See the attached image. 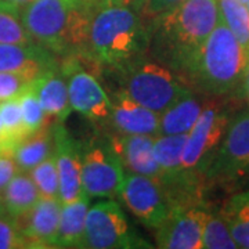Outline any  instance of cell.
Returning a JSON list of instances; mask_svg holds the SVG:
<instances>
[{
	"label": "cell",
	"mask_w": 249,
	"mask_h": 249,
	"mask_svg": "<svg viewBox=\"0 0 249 249\" xmlns=\"http://www.w3.org/2000/svg\"><path fill=\"white\" fill-rule=\"evenodd\" d=\"M148 45L150 31L130 0H93L78 57L97 67L121 70L142 57Z\"/></svg>",
	"instance_id": "cell-1"
},
{
	"label": "cell",
	"mask_w": 249,
	"mask_h": 249,
	"mask_svg": "<svg viewBox=\"0 0 249 249\" xmlns=\"http://www.w3.org/2000/svg\"><path fill=\"white\" fill-rule=\"evenodd\" d=\"M217 0H183L176 9L148 25L150 45L157 60L184 76L191 61L220 22Z\"/></svg>",
	"instance_id": "cell-2"
},
{
	"label": "cell",
	"mask_w": 249,
	"mask_h": 249,
	"mask_svg": "<svg viewBox=\"0 0 249 249\" xmlns=\"http://www.w3.org/2000/svg\"><path fill=\"white\" fill-rule=\"evenodd\" d=\"M93 0H32L21 6V19L36 43L55 55H78L83 49Z\"/></svg>",
	"instance_id": "cell-3"
},
{
	"label": "cell",
	"mask_w": 249,
	"mask_h": 249,
	"mask_svg": "<svg viewBox=\"0 0 249 249\" xmlns=\"http://www.w3.org/2000/svg\"><path fill=\"white\" fill-rule=\"evenodd\" d=\"M249 53L220 19L184 73V79L211 96L242 90Z\"/></svg>",
	"instance_id": "cell-4"
},
{
	"label": "cell",
	"mask_w": 249,
	"mask_h": 249,
	"mask_svg": "<svg viewBox=\"0 0 249 249\" xmlns=\"http://www.w3.org/2000/svg\"><path fill=\"white\" fill-rule=\"evenodd\" d=\"M118 71L124 93L160 115L190 91L176 72L142 55Z\"/></svg>",
	"instance_id": "cell-5"
},
{
	"label": "cell",
	"mask_w": 249,
	"mask_h": 249,
	"mask_svg": "<svg viewBox=\"0 0 249 249\" xmlns=\"http://www.w3.org/2000/svg\"><path fill=\"white\" fill-rule=\"evenodd\" d=\"M249 178V108L230 121L204 178L223 186L238 184Z\"/></svg>",
	"instance_id": "cell-6"
},
{
	"label": "cell",
	"mask_w": 249,
	"mask_h": 249,
	"mask_svg": "<svg viewBox=\"0 0 249 249\" xmlns=\"http://www.w3.org/2000/svg\"><path fill=\"white\" fill-rule=\"evenodd\" d=\"M124 180V166L109 140L93 139L83 144L80 181L90 198L121 196Z\"/></svg>",
	"instance_id": "cell-7"
},
{
	"label": "cell",
	"mask_w": 249,
	"mask_h": 249,
	"mask_svg": "<svg viewBox=\"0 0 249 249\" xmlns=\"http://www.w3.org/2000/svg\"><path fill=\"white\" fill-rule=\"evenodd\" d=\"M150 245L130 229L124 211L115 201L97 202L88 211L82 248L127 249Z\"/></svg>",
	"instance_id": "cell-8"
},
{
	"label": "cell",
	"mask_w": 249,
	"mask_h": 249,
	"mask_svg": "<svg viewBox=\"0 0 249 249\" xmlns=\"http://www.w3.org/2000/svg\"><path fill=\"white\" fill-rule=\"evenodd\" d=\"M230 121L229 112L219 106H209L202 109L196 124L187 133L181 158L183 169L204 178L205 170L219 148Z\"/></svg>",
	"instance_id": "cell-9"
},
{
	"label": "cell",
	"mask_w": 249,
	"mask_h": 249,
	"mask_svg": "<svg viewBox=\"0 0 249 249\" xmlns=\"http://www.w3.org/2000/svg\"><path fill=\"white\" fill-rule=\"evenodd\" d=\"M67 78L71 108L93 122H109L112 101L106 94L97 78L83 68V62L76 55H65L60 62Z\"/></svg>",
	"instance_id": "cell-10"
},
{
	"label": "cell",
	"mask_w": 249,
	"mask_h": 249,
	"mask_svg": "<svg viewBox=\"0 0 249 249\" xmlns=\"http://www.w3.org/2000/svg\"><path fill=\"white\" fill-rule=\"evenodd\" d=\"M121 196L130 212L147 227L157 229L173 211V204L160 180L137 173H124Z\"/></svg>",
	"instance_id": "cell-11"
},
{
	"label": "cell",
	"mask_w": 249,
	"mask_h": 249,
	"mask_svg": "<svg viewBox=\"0 0 249 249\" xmlns=\"http://www.w3.org/2000/svg\"><path fill=\"white\" fill-rule=\"evenodd\" d=\"M204 202L178 206L155 230V242L163 249H202V231L208 217Z\"/></svg>",
	"instance_id": "cell-12"
},
{
	"label": "cell",
	"mask_w": 249,
	"mask_h": 249,
	"mask_svg": "<svg viewBox=\"0 0 249 249\" xmlns=\"http://www.w3.org/2000/svg\"><path fill=\"white\" fill-rule=\"evenodd\" d=\"M54 157L60 180V202H72L85 193L82 188V150L83 144L72 137L64 122L53 124Z\"/></svg>",
	"instance_id": "cell-13"
},
{
	"label": "cell",
	"mask_w": 249,
	"mask_h": 249,
	"mask_svg": "<svg viewBox=\"0 0 249 249\" xmlns=\"http://www.w3.org/2000/svg\"><path fill=\"white\" fill-rule=\"evenodd\" d=\"M155 137L157 136L150 134L116 133L111 136L108 140L121 160L124 169L160 180L162 170L154 155Z\"/></svg>",
	"instance_id": "cell-14"
},
{
	"label": "cell",
	"mask_w": 249,
	"mask_h": 249,
	"mask_svg": "<svg viewBox=\"0 0 249 249\" xmlns=\"http://www.w3.org/2000/svg\"><path fill=\"white\" fill-rule=\"evenodd\" d=\"M61 202L58 199L39 198L25 216L18 219L28 248H54L60 226Z\"/></svg>",
	"instance_id": "cell-15"
},
{
	"label": "cell",
	"mask_w": 249,
	"mask_h": 249,
	"mask_svg": "<svg viewBox=\"0 0 249 249\" xmlns=\"http://www.w3.org/2000/svg\"><path fill=\"white\" fill-rule=\"evenodd\" d=\"M112 114L109 122L121 134H150L158 136L160 114L144 107L130 98L124 90H119L111 98Z\"/></svg>",
	"instance_id": "cell-16"
},
{
	"label": "cell",
	"mask_w": 249,
	"mask_h": 249,
	"mask_svg": "<svg viewBox=\"0 0 249 249\" xmlns=\"http://www.w3.org/2000/svg\"><path fill=\"white\" fill-rule=\"evenodd\" d=\"M31 88L36 93L46 114L54 118L55 122H64L70 116L72 108L68 85L60 64L42 72L31 83Z\"/></svg>",
	"instance_id": "cell-17"
},
{
	"label": "cell",
	"mask_w": 249,
	"mask_h": 249,
	"mask_svg": "<svg viewBox=\"0 0 249 249\" xmlns=\"http://www.w3.org/2000/svg\"><path fill=\"white\" fill-rule=\"evenodd\" d=\"M58 64L53 52L36 42L0 43V72L35 71L42 73Z\"/></svg>",
	"instance_id": "cell-18"
},
{
	"label": "cell",
	"mask_w": 249,
	"mask_h": 249,
	"mask_svg": "<svg viewBox=\"0 0 249 249\" xmlns=\"http://www.w3.org/2000/svg\"><path fill=\"white\" fill-rule=\"evenodd\" d=\"M90 196L82 193L72 202L61 205L60 226L54 248H82Z\"/></svg>",
	"instance_id": "cell-19"
},
{
	"label": "cell",
	"mask_w": 249,
	"mask_h": 249,
	"mask_svg": "<svg viewBox=\"0 0 249 249\" xmlns=\"http://www.w3.org/2000/svg\"><path fill=\"white\" fill-rule=\"evenodd\" d=\"M202 104L190 90L172 107L160 115L158 136L187 134L202 112Z\"/></svg>",
	"instance_id": "cell-20"
},
{
	"label": "cell",
	"mask_w": 249,
	"mask_h": 249,
	"mask_svg": "<svg viewBox=\"0 0 249 249\" xmlns=\"http://www.w3.org/2000/svg\"><path fill=\"white\" fill-rule=\"evenodd\" d=\"M54 152L53 124L29 133L13 148V157L21 172H29Z\"/></svg>",
	"instance_id": "cell-21"
},
{
	"label": "cell",
	"mask_w": 249,
	"mask_h": 249,
	"mask_svg": "<svg viewBox=\"0 0 249 249\" xmlns=\"http://www.w3.org/2000/svg\"><path fill=\"white\" fill-rule=\"evenodd\" d=\"M4 211L14 219H21L35 206L40 194L28 172H18L1 190Z\"/></svg>",
	"instance_id": "cell-22"
},
{
	"label": "cell",
	"mask_w": 249,
	"mask_h": 249,
	"mask_svg": "<svg viewBox=\"0 0 249 249\" xmlns=\"http://www.w3.org/2000/svg\"><path fill=\"white\" fill-rule=\"evenodd\" d=\"M186 140L187 134H172V136L155 137L154 155L162 170V178L160 180L162 183L176 180L186 173L181 163Z\"/></svg>",
	"instance_id": "cell-23"
},
{
	"label": "cell",
	"mask_w": 249,
	"mask_h": 249,
	"mask_svg": "<svg viewBox=\"0 0 249 249\" xmlns=\"http://www.w3.org/2000/svg\"><path fill=\"white\" fill-rule=\"evenodd\" d=\"M237 247L249 249V191L231 196L219 211Z\"/></svg>",
	"instance_id": "cell-24"
},
{
	"label": "cell",
	"mask_w": 249,
	"mask_h": 249,
	"mask_svg": "<svg viewBox=\"0 0 249 249\" xmlns=\"http://www.w3.org/2000/svg\"><path fill=\"white\" fill-rule=\"evenodd\" d=\"M21 19V6L0 0V43H32Z\"/></svg>",
	"instance_id": "cell-25"
},
{
	"label": "cell",
	"mask_w": 249,
	"mask_h": 249,
	"mask_svg": "<svg viewBox=\"0 0 249 249\" xmlns=\"http://www.w3.org/2000/svg\"><path fill=\"white\" fill-rule=\"evenodd\" d=\"M220 17L249 53V9L241 0H217Z\"/></svg>",
	"instance_id": "cell-26"
},
{
	"label": "cell",
	"mask_w": 249,
	"mask_h": 249,
	"mask_svg": "<svg viewBox=\"0 0 249 249\" xmlns=\"http://www.w3.org/2000/svg\"><path fill=\"white\" fill-rule=\"evenodd\" d=\"M0 118H1L4 133H6L4 151L13 152V148L18 142L29 134L22 119V112H21L18 98L0 103Z\"/></svg>",
	"instance_id": "cell-27"
},
{
	"label": "cell",
	"mask_w": 249,
	"mask_h": 249,
	"mask_svg": "<svg viewBox=\"0 0 249 249\" xmlns=\"http://www.w3.org/2000/svg\"><path fill=\"white\" fill-rule=\"evenodd\" d=\"M238 248L231 237L227 223L220 212L208 213L202 231V249H235Z\"/></svg>",
	"instance_id": "cell-28"
},
{
	"label": "cell",
	"mask_w": 249,
	"mask_h": 249,
	"mask_svg": "<svg viewBox=\"0 0 249 249\" xmlns=\"http://www.w3.org/2000/svg\"><path fill=\"white\" fill-rule=\"evenodd\" d=\"M28 173L34 180L42 198H50V199L60 201V180H58V172H57L54 152L43 162L36 165L34 169L29 170Z\"/></svg>",
	"instance_id": "cell-29"
},
{
	"label": "cell",
	"mask_w": 249,
	"mask_h": 249,
	"mask_svg": "<svg viewBox=\"0 0 249 249\" xmlns=\"http://www.w3.org/2000/svg\"><path fill=\"white\" fill-rule=\"evenodd\" d=\"M18 101H19L24 124L29 133H34L46 124H49L50 116L45 112L39 98L31 86L18 97Z\"/></svg>",
	"instance_id": "cell-30"
},
{
	"label": "cell",
	"mask_w": 249,
	"mask_h": 249,
	"mask_svg": "<svg viewBox=\"0 0 249 249\" xmlns=\"http://www.w3.org/2000/svg\"><path fill=\"white\" fill-rule=\"evenodd\" d=\"M39 75L35 71L0 72V103L19 97Z\"/></svg>",
	"instance_id": "cell-31"
},
{
	"label": "cell",
	"mask_w": 249,
	"mask_h": 249,
	"mask_svg": "<svg viewBox=\"0 0 249 249\" xmlns=\"http://www.w3.org/2000/svg\"><path fill=\"white\" fill-rule=\"evenodd\" d=\"M28 248V244L17 219L11 217L6 211L0 212V249Z\"/></svg>",
	"instance_id": "cell-32"
},
{
	"label": "cell",
	"mask_w": 249,
	"mask_h": 249,
	"mask_svg": "<svg viewBox=\"0 0 249 249\" xmlns=\"http://www.w3.org/2000/svg\"><path fill=\"white\" fill-rule=\"evenodd\" d=\"M181 1L183 0H147L142 9V21L145 22V25L148 28V25L155 18L160 17V16L172 11L173 9H176Z\"/></svg>",
	"instance_id": "cell-33"
},
{
	"label": "cell",
	"mask_w": 249,
	"mask_h": 249,
	"mask_svg": "<svg viewBox=\"0 0 249 249\" xmlns=\"http://www.w3.org/2000/svg\"><path fill=\"white\" fill-rule=\"evenodd\" d=\"M19 172L13 152H0V191L9 184V181Z\"/></svg>",
	"instance_id": "cell-34"
},
{
	"label": "cell",
	"mask_w": 249,
	"mask_h": 249,
	"mask_svg": "<svg viewBox=\"0 0 249 249\" xmlns=\"http://www.w3.org/2000/svg\"><path fill=\"white\" fill-rule=\"evenodd\" d=\"M242 91L245 94V97L249 103V60L248 65H247V71H245V76H244V83H242Z\"/></svg>",
	"instance_id": "cell-35"
},
{
	"label": "cell",
	"mask_w": 249,
	"mask_h": 249,
	"mask_svg": "<svg viewBox=\"0 0 249 249\" xmlns=\"http://www.w3.org/2000/svg\"><path fill=\"white\" fill-rule=\"evenodd\" d=\"M4 145H6V133H4V127H3V122L0 118V147L4 151Z\"/></svg>",
	"instance_id": "cell-36"
},
{
	"label": "cell",
	"mask_w": 249,
	"mask_h": 249,
	"mask_svg": "<svg viewBox=\"0 0 249 249\" xmlns=\"http://www.w3.org/2000/svg\"><path fill=\"white\" fill-rule=\"evenodd\" d=\"M6 1H11V3H16L18 6H24V4H27L29 1H32V0H6Z\"/></svg>",
	"instance_id": "cell-37"
},
{
	"label": "cell",
	"mask_w": 249,
	"mask_h": 249,
	"mask_svg": "<svg viewBox=\"0 0 249 249\" xmlns=\"http://www.w3.org/2000/svg\"><path fill=\"white\" fill-rule=\"evenodd\" d=\"M0 212H4V206H3V198H1V191H0Z\"/></svg>",
	"instance_id": "cell-38"
},
{
	"label": "cell",
	"mask_w": 249,
	"mask_h": 249,
	"mask_svg": "<svg viewBox=\"0 0 249 249\" xmlns=\"http://www.w3.org/2000/svg\"><path fill=\"white\" fill-rule=\"evenodd\" d=\"M130 1H132V3H133L134 6H136V3H137V0H130ZM136 7H137V6H136Z\"/></svg>",
	"instance_id": "cell-39"
},
{
	"label": "cell",
	"mask_w": 249,
	"mask_h": 249,
	"mask_svg": "<svg viewBox=\"0 0 249 249\" xmlns=\"http://www.w3.org/2000/svg\"><path fill=\"white\" fill-rule=\"evenodd\" d=\"M241 1H242V3H245V4L248 3V0H241Z\"/></svg>",
	"instance_id": "cell-40"
},
{
	"label": "cell",
	"mask_w": 249,
	"mask_h": 249,
	"mask_svg": "<svg viewBox=\"0 0 249 249\" xmlns=\"http://www.w3.org/2000/svg\"><path fill=\"white\" fill-rule=\"evenodd\" d=\"M247 6H248V9H249V0H248V3H247Z\"/></svg>",
	"instance_id": "cell-41"
},
{
	"label": "cell",
	"mask_w": 249,
	"mask_h": 249,
	"mask_svg": "<svg viewBox=\"0 0 249 249\" xmlns=\"http://www.w3.org/2000/svg\"><path fill=\"white\" fill-rule=\"evenodd\" d=\"M1 151H3V150H1V147H0V152H1Z\"/></svg>",
	"instance_id": "cell-42"
}]
</instances>
